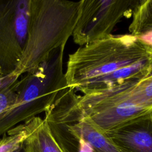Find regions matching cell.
<instances>
[{"label":"cell","instance_id":"8","mask_svg":"<svg viewBox=\"0 0 152 152\" xmlns=\"http://www.w3.org/2000/svg\"><path fill=\"white\" fill-rule=\"evenodd\" d=\"M104 134L122 152H152V115L131 120Z\"/></svg>","mask_w":152,"mask_h":152},{"label":"cell","instance_id":"6","mask_svg":"<svg viewBox=\"0 0 152 152\" xmlns=\"http://www.w3.org/2000/svg\"><path fill=\"white\" fill-rule=\"evenodd\" d=\"M140 0H82L72 37L80 46L110 34L124 18H129Z\"/></svg>","mask_w":152,"mask_h":152},{"label":"cell","instance_id":"7","mask_svg":"<svg viewBox=\"0 0 152 152\" xmlns=\"http://www.w3.org/2000/svg\"><path fill=\"white\" fill-rule=\"evenodd\" d=\"M30 0H0V77L13 74L26 42Z\"/></svg>","mask_w":152,"mask_h":152},{"label":"cell","instance_id":"2","mask_svg":"<svg viewBox=\"0 0 152 152\" xmlns=\"http://www.w3.org/2000/svg\"><path fill=\"white\" fill-rule=\"evenodd\" d=\"M81 1L30 0L24 52L14 74L34 69L55 49L66 45L77 22Z\"/></svg>","mask_w":152,"mask_h":152},{"label":"cell","instance_id":"1","mask_svg":"<svg viewBox=\"0 0 152 152\" xmlns=\"http://www.w3.org/2000/svg\"><path fill=\"white\" fill-rule=\"evenodd\" d=\"M152 69V46L131 34L112 35L69 55L68 87L89 95L143 77Z\"/></svg>","mask_w":152,"mask_h":152},{"label":"cell","instance_id":"14","mask_svg":"<svg viewBox=\"0 0 152 152\" xmlns=\"http://www.w3.org/2000/svg\"><path fill=\"white\" fill-rule=\"evenodd\" d=\"M12 152H27L26 148L24 147V145L23 143H21L17 148H15Z\"/></svg>","mask_w":152,"mask_h":152},{"label":"cell","instance_id":"3","mask_svg":"<svg viewBox=\"0 0 152 152\" xmlns=\"http://www.w3.org/2000/svg\"><path fill=\"white\" fill-rule=\"evenodd\" d=\"M65 45L53 50L47 58L18 80L14 104L0 115V136L18 124L46 112L58 93L67 87L63 72Z\"/></svg>","mask_w":152,"mask_h":152},{"label":"cell","instance_id":"4","mask_svg":"<svg viewBox=\"0 0 152 152\" xmlns=\"http://www.w3.org/2000/svg\"><path fill=\"white\" fill-rule=\"evenodd\" d=\"M79 103L85 115L103 133L131 120L152 115V69L139 78L80 96Z\"/></svg>","mask_w":152,"mask_h":152},{"label":"cell","instance_id":"13","mask_svg":"<svg viewBox=\"0 0 152 152\" xmlns=\"http://www.w3.org/2000/svg\"><path fill=\"white\" fill-rule=\"evenodd\" d=\"M19 77H20L15 75L14 74H12L4 77H0V90L5 87L8 85L16 81L19 79Z\"/></svg>","mask_w":152,"mask_h":152},{"label":"cell","instance_id":"10","mask_svg":"<svg viewBox=\"0 0 152 152\" xmlns=\"http://www.w3.org/2000/svg\"><path fill=\"white\" fill-rule=\"evenodd\" d=\"M129 34L138 37L152 33V0H140L132 14Z\"/></svg>","mask_w":152,"mask_h":152},{"label":"cell","instance_id":"11","mask_svg":"<svg viewBox=\"0 0 152 152\" xmlns=\"http://www.w3.org/2000/svg\"><path fill=\"white\" fill-rule=\"evenodd\" d=\"M28 134L26 122L11 128L0 139V152H12L24 141Z\"/></svg>","mask_w":152,"mask_h":152},{"label":"cell","instance_id":"9","mask_svg":"<svg viewBox=\"0 0 152 152\" xmlns=\"http://www.w3.org/2000/svg\"><path fill=\"white\" fill-rule=\"evenodd\" d=\"M25 122L28 130L23 142L27 152H63L45 119L36 116Z\"/></svg>","mask_w":152,"mask_h":152},{"label":"cell","instance_id":"5","mask_svg":"<svg viewBox=\"0 0 152 152\" xmlns=\"http://www.w3.org/2000/svg\"><path fill=\"white\" fill-rule=\"evenodd\" d=\"M69 87L62 89L45 112V119L63 152H122L97 129Z\"/></svg>","mask_w":152,"mask_h":152},{"label":"cell","instance_id":"12","mask_svg":"<svg viewBox=\"0 0 152 152\" xmlns=\"http://www.w3.org/2000/svg\"><path fill=\"white\" fill-rule=\"evenodd\" d=\"M18 80L0 90V115L7 112L14 104L17 97Z\"/></svg>","mask_w":152,"mask_h":152}]
</instances>
